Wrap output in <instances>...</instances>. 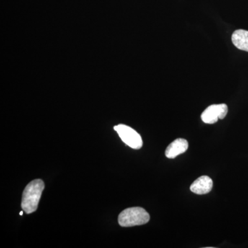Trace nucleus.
I'll use <instances>...</instances> for the list:
<instances>
[{"label": "nucleus", "instance_id": "nucleus-1", "mask_svg": "<svg viewBox=\"0 0 248 248\" xmlns=\"http://www.w3.org/2000/svg\"><path fill=\"white\" fill-rule=\"evenodd\" d=\"M45 183L42 179H35L27 186L23 192L22 208L27 214L36 211L45 189Z\"/></svg>", "mask_w": 248, "mask_h": 248}, {"label": "nucleus", "instance_id": "nucleus-6", "mask_svg": "<svg viewBox=\"0 0 248 248\" xmlns=\"http://www.w3.org/2000/svg\"><path fill=\"white\" fill-rule=\"evenodd\" d=\"M188 148V142L184 139H177L173 141L166 150V157L174 159L178 155L185 153Z\"/></svg>", "mask_w": 248, "mask_h": 248}, {"label": "nucleus", "instance_id": "nucleus-3", "mask_svg": "<svg viewBox=\"0 0 248 248\" xmlns=\"http://www.w3.org/2000/svg\"><path fill=\"white\" fill-rule=\"evenodd\" d=\"M114 129L122 141L133 149H140L143 146L141 135L137 133L134 129L124 124H119Z\"/></svg>", "mask_w": 248, "mask_h": 248}, {"label": "nucleus", "instance_id": "nucleus-2", "mask_svg": "<svg viewBox=\"0 0 248 248\" xmlns=\"http://www.w3.org/2000/svg\"><path fill=\"white\" fill-rule=\"evenodd\" d=\"M149 221V214L140 207L125 209L118 217V222L122 227L141 226Z\"/></svg>", "mask_w": 248, "mask_h": 248}, {"label": "nucleus", "instance_id": "nucleus-8", "mask_svg": "<svg viewBox=\"0 0 248 248\" xmlns=\"http://www.w3.org/2000/svg\"><path fill=\"white\" fill-rule=\"evenodd\" d=\"M19 215H20L21 216H22V215H23V211L20 212V214H19Z\"/></svg>", "mask_w": 248, "mask_h": 248}, {"label": "nucleus", "instance_id": "nucleus-5", "mask_svg": "<svg viewBox=\"0 0 248 248\" xmlns=\"http://www.w3.org/2000/svg\"><path fill=\"white\" fill-rule=\"evenodd\" d=\"M213 187V182L208 176H202L196 179L190 186V190L197 195H205L212 190Z\"/></svg>", "mask_w": 248, "mask_h": 248}, {"label": "nucleus", "instance_id": "nucleus-7", "mask_svg": "<svg viewBox=\"0 0 248 248\" xmlns=\"http://www.w3.org/2000/svg\"><path fill=\"white\" fill-rule=\"evenodd\" d=\"M232 41L233 45L239 50L248 52V31H235L232 35Z\"/></svg>", "mask_w": 248, "mask_h": 248}, {"label": "nucleus", "instance_id": "nucleus-4", "mask_svg": "<svg viewBox=\"0 0 248 248\" xmlns=\"http://www.w3.org/2000/svg\"><path fill=\"white\" fill-rule=\"evenodd\" d=\"M228 111L226 104H214L203 111L202 114V120L205 124H215L218 120L224 119L228 114Z\"/></svg>", "mask_w": 248, "mask_h": 248}]
</instances>
